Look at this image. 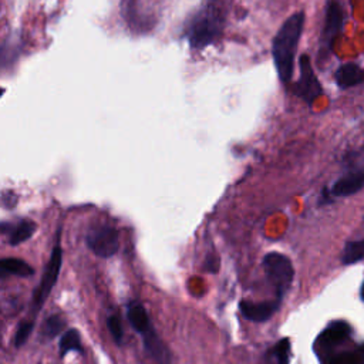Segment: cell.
Returning <instances> with one entry per match:
<instances>
[{
  "mask_svg": "<svg viewBox=\"0 0 364 364\" xmlns=\"http://www.w3.org/2000/svg\"><path fill=\"white\" fill-rule=\"evenodd\" d=\"M304 13H293L279 28L272 43V57L283 84H289L294 73V57L303 33Z\"/></svg>",
  "mask_w": 364,
  "mask_h": 364,
  "instance_id": "obj_1",
  "label": "cell"
},
{
  "mask_svg": "<svg viewBox=\"0 0 364 364\" xmlns=\"http://www.w3.org/2000/svg\"><path fill=\"white\" fill-rule=\"evenodd\" d=\"M222 33V17L215 6L202 9L191 21L186 37L192 48L202 50L216 41Z\"/></svg>",
  "mask_w": 364,
  "mask_h": 364,
  "instance_id": "obj_2",
  "label": "cell"
},
{
  "mask_svg": "<svg viewBox=\"0 0 364 364\" xmlns=\"http://www.w3.org/2000/svg\"><path fill=\"white\" fill-rule=\"evenodd\" d=\"M263 267L270 284L276 290L277 299H282L293 282L294 270L290 259L282 253L270 252L263 257Z\"/></svg>",
  "mask_w": 364,
  "mask_h": 364,
  "instance_id": "obj_3",
  "label": "cell"
},
{
  "mask_svg": "<svg viewBox=\"0 0 364 364\" xmlns=\"http://www.w3.org/2000/svg\"><path fill=\"white\" fill-rule=\"evenodd\" d=\"M61 263H63V250H61L60 240H57L54 243L51 256H50L46 267H44V273L41 276V280H40L37 289L33 293V301H31L33 313H37L43 307L46 299L48 297L50 291L53 290V287H54V284L58 279Z\"/></svg>",
  "mask_w": 364,
  "mask_h": 364,
  "instance_id": "obj_4",
  "label": "cell"
},
{
  "mask_svg": "<svg viewBox=\"0 0 364 364\" xmlns=\"http://www.w3.org/2000/svg\"><path fill=\"white\" fill-rule=\"evenodd\" d=\"M344 26V13L338 1L328 0L324 13V24L320 36V57H327L334 47L337 37L340 36Z\"/></svg>",
  "mask_w": 364,
  "mask_h": 364,
  "instance_id": "obj_5",
  "label": "cell"
},
{
  "mask_svg": "<svg viewBox=\"0 0 364 364\" xmlns=\"http://www.w3.org/2000/svg\"><path fill=\"white\" fill-rule=\"evenodd\" d=\"M299 70L300 75L294 87V92L300 97L307 105H313V102L323 95V88L320 81L317 80L310 57L307 54H301L299 58Z\"/></svg>",
  "mask_w": 364,
  "mask_h": 364,
  "instance_id": "obj_6",
  "label": "cell"
},
{
  "mask_svg": "<svg viewBox=\"0 0 364 364\" xmlns=\"http://www.w3.org/2000/svg\"><path fill=\"white\" fill-rule=\"evenodd\" d=\"M85 242L87 246L100 257H109L115 255L119 247L118 232L109 225H100L90 229Z\"/></svg>",
  "mask_w": 364,
  "mask_h": 364,
  "instance_id": "obj_7",
  "label": "cell"
},
{
  "mask_svg": "<svg viewBox=\"0 0 364 364\" xmlns=\"http://www.w3.org/2000/svg\"><path fill=\"white\" fill-rule=\"evenodd\" d=\"M364 188V168L354 169L338 178L330 188L331 196L343 198L357 193Z\"/></svg>",
  "mask_w": 364,
  "mask_h": 364,
  "instance_id": "obj_8",
  "label": "cell"
},
{
  "mask_svg": "<svg viewBox=\"0 0 364 364\" xmlns=\"http://www.w3.org/2000/svg\"><path fill=\"white\" fill-rule=\"evenodd\" d=\"M280 300H270V301H249V300H242L239 303L240 313L243 317L252 321H266L269 320L279 309Z\"/></svg>",
  "mask_w": 364,
  "mask_h": 364,
  "instance_id": "obj_9",
  "label": "cell"
},
{
  "mask_svg": "<svg viewBox=\"0 0 364 364\" xmlns=\"http://www.w3.org/2000/svg\"><path fill=\"white\" fill-rule=\"evenodd\" d=\"M34 230H36V223L30 219H21L16 223H10V222L1 223V232L4 235H9V243L13 246L30 239Z\"/></svg>",
  "mask_w": 364,
  "mask_h": 364,
  "instance_id": "obj_10",
  "label": "cell"
},
{
  "mask_svg": "<svg viewBox=\"0 0 364 364\" xmlns=\"http://www.w3.org/2000/svg\"><path fill=\"white\" fill-rule=\"evenodd\" d=\"M334 80L340 88H351L364 82V70L355 63H346L336 70Z\"/></svg>",
  "mask_w": 364,
  "mask_h": 364,
  "instance_id": "obj_11",
  "label": "cell"
},
{
  "mask_svg": "<svg viewBox=\"0 0 364 364\" xmlns=\"http://www.w3.org/2000/svg\"><path fill=\"white\" fill-rule=\"evenodd\" d=\"M127 317H128V321L132 326V328L135 331H138L141 336H144L145 333H148L149 330L154 328L151 321H149L146 310L136 300H132V301L128 303V306H127Z\"/></svg>",
  "mask_w": 364,
  "mask_h": 364,
  "instance_id": "obj_12",
  "label": "cell"
},
{
  "mask_svg": "<svg viewBox=\"0 0 364 364\" xmlns=\"http://www.w3.org/2000/svg\"><path fill=\"white\" fill-rule=\"evenodd\" d=\"M144 346L146 353L158 363V364H169L171 354L166 348V346L162 343L159 336L155 333V330H149L142 336Z\"/></svg>",
  "mask_w": 364,
  "mask_h": 364,
  "instance_id": "obj_13",
  "label": "cell"
},
{
  "mask_svg": "<svg viewBox=\"0 0 364 364\" xmlns=\"http://www.w3.org/2000/svg\"><path fill=\"white\" fill-rule=\"evenodd\" d=\"M350 334V326L346 321H333L317 338V343L324 347L330 348L340 344L344 338Z\"/></svg>",
  "mask_w": 364,
  "mask_h": 364,
  "instance_id": "obj_14",
  "label": "cell"
},
{
  "mask_svg": "<svg viewBox=\"0 0 364 364\" xmlns=\"http://www.w3.org/2000/svg\"><path fill=\"white\" fill-rule=\"evenodd\" d=\"M0 272L1 276L6 274H17L21 277H28L34 273V269L24 260L16 257H4L0 262Z\"/></svg>",
  "mask_w": 364,
  "mask_h": 364,
  "instance_id": "obj_15",
  "label": "cell"
},
{
  "mask_svg": "<svg viewBox=\"0 0 364 364\" xmlns=\"http://www.w3.org/2000/svg\"><path fill=\"white\" fill-rule=\"evenodd\" d=\"M77 351V353H82V346H81V340H80V334L75 328H70L67 330L61 340H60V355H65L68 351Z\"/></svg>",
  "mask_w": 364,
  "mask_h": 364,
  "instance_id": "obj_16",
  "label": "cell"
},
{
  "mask_svg": "<svg viewBox=\"0 0 364 364\" xmlns=\"http://www.w3.org/2000/svg\"><path fill=\"white\" fill-rule=\"evenodd\" d=\"M363 259H364V240H354V242L346 243L343 256H341L343 263L350 264Z\"/></svg>",
  "mask_w": 364,
  "mask_h": 364,
  "instance_id": "obj_17",
  "label": "cell"
},
{
  "mask_svg": "<svg viewBox=\"0 0 364 364\" xmlns=\"http://www.w3.org/2000/svg\"><path fill=\"white\" fill-rule=\"evenodd\" d=\"M65 327V321L63 320V317L57 316V314H53L50 316L46 321H44V326H43V334L47 337V338H54L57 334L61 333V330Z\"/></svg>",
  "mask_w": 364,
  "mask_h": 364,
  "instance_id": "obj_18",
  "label": "cell"
},
{
  "mask_svg": "<svg viewBox=\"0 0 364 364\" xmlns=\"http://www.w3.org/2000/svg\"><path fill=\"white\" fill-rule=\"evenodd\" d=\"M277 364H289L290 361V343L287 338H282L273 348Z\"/></svg>",
  "mask_w": 364,
  "mask_h": 364,
  "instance_id": "obj_19",
  "label": "cell"
},
{
  "mask_svg": "<svg viewBox=\"0 0 364 364\" xmlns=\"http://www.w3.org/2000/svg\"><path fill=\"white\" fill-rule=\"evenodd\" d=\"M34 328V324L33 321H23L18 328L16 330V334H14V338H13V343H14V347H21L24 346V343L27 341V338L30 337L31 331Z\"/></svg>",
  "mask_w": 364,
  "mask_h": 364,
  "instance_id": "obj_20",
  "label": "cell"
},
{
  "mask_svg": "<svg viewBox=\"0 0 364 364\" xmlns=\"http://www.w3.org/2000/svg\"><path fill=\"white\" fill-rule=\"evenodd\" d=\"M107 326H108V330L114 338V341L117 344H121L122 338H124V330H122V324H121V320L117 314H112L108 317L107 320Z\"/></svg>",
  "mask_w": 364,
  "mask_h": 364,
  "instance_id": "obj_21",
  "label": "cell"
},
{
  "mask_svg": "<svg viewBox=\"0 0 364 364\" xmlns=\"http://www.w3.org/2000/svg\"><path fill=\"white\" fill-rule=\"evenodd\" d=\"M328 364H363L358 353H340L330 360Z\"/></svg>",
  "mask_w": 364,
  "mask_h": 364,
  "instance_id": "obj_22",
  "label": "cell"
},
{
  "mask_svg": "<svg viewBox=\"0 0 364 364\" xmlns=\"http://www.w3.org/2000/svg\"><path fill=\"white\" fill-rule=\"evenodd\" d=\"M218 267H219L218 257H215V256H208V257H206V262H205V269H206L208 272L215 273V272L218 270Z\"/></svg>",
  "mask_w": 364,
  "mask_h": 364,
  "instance_id": "obj_23",
  "label": "cell"
},
{
  "mask_svg": "<svg viewBox=\"0 0 364 364\" xmlns=\"http://www.w3.org/2000/svg\"><path fill=\"white\" fill-rule=\"evenodd\" d=\"M357 353H358V355H360V358H361V361H363V364H364V344H361V346L358 347Z\"/></svg>",
  "mask_w": 364,
  "mask_h": 364,
  "instance_id": "obj_24",
  "label": "cell"
},
{
  "mask_svg": "<svg viewBox=\"0 0 364 364\" xmlns=\"http://www.w3.org/2000/svg\"><path fill=\"white\" fill-rule=\"evenodd\" d=\"M361 297H363V300H364V284H363V287H361Z\"/></svg>",
  "mask_w": 364,
  "mask_h": 364,
  "instance_id": "obj_25",
  "label": "cell"
},
{
  "mask_svg": "<svg viewBox=\"0 0 364 364\" xmlns=\"http://www.w3.org/2000/svg\"><path fill=\"white\" fill-rule=\"evenodd\" d=\"M363 149H364V148H363Z\"/></svg>",
  "mask_w": 364,
  "mask_h": 364,
  "instance_id": "obj_26",
  "label": "cell"
}]
</instances>
